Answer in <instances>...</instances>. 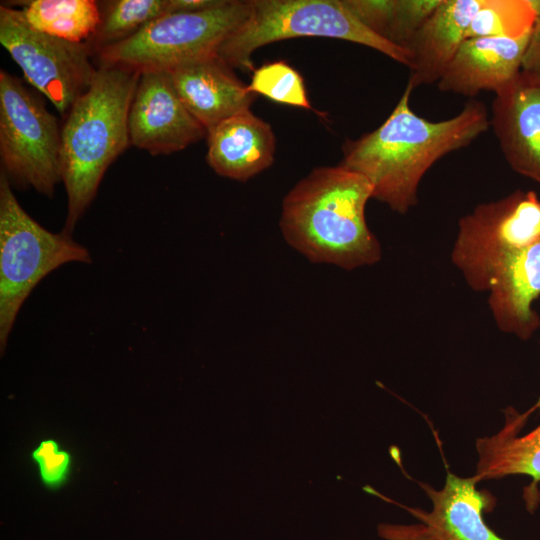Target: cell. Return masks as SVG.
I'll list each match as a JSON object with an SVG mask.
<instances>
[{
	"label": "cell",
	"mask_w": 540,
	"mask_h": 540,
	"mask_svg": "<svg viewBox=\"0 0 540 540\" xmlns=\"http://www.w3.org/2000/svg\"><path fill=\"white\" fill-rule=\"evenodd\" d=\"M413 85L407 82L398 103L375 130L347 140L339 165L370 183L372 198L406 214L418 203V187L426 172L447 154L467 147L490 128L485 104L471 99L460 112L430 121L410 106Z\"/></svg>",
	"instance_id": "cell-1"
},
{
	"label": "cell",
	"mask_w": 540,
	"mask_h": 540,
	"mask_svg": "<svg viewBox=\"0 0 540 540\" xmlns=\"http://www.w3.org/2000/svg\"><path fill=\"white\" fill-rule=\"evenodd\" d=\"M370 183L341 165L312 170L287 193L279 226L285 241L314 263L345 270L373 265L382 249L365 208Z\"/></svg>",
	"instance_id": "cell-2"
},
{
	"label": "cell",
	"mask_w": 540,
	"mask_h": 540,
	"mask_svg": "<svg viewBox=\"0 0 540 540\" xmlns=\"http://www.w3.org/2000/svg\"><path fill=\"white\" fill-rule=\"evenodd\" d=\"M139 78L134 70L99 66L88 90L64 117L60 159L67 194L65 233L71 235L106 170L130 146L128 113Z\"/></svg>",
	"instance_id": "cell-3"
},
{
	"label": "cell",
	"mask_w": 540,
	"mask_h": 540,
	"mask_svg": "<svg viewBox=\"0 0 540 540\" xmlns=\"http://www.w3.org/2000/svg\"><path fill=\"white\" fill-rule=\"evenodd\" d=\"M346 40L390 57L410 68L409 54L365 26L343 0H251V11L219 46L217 55L231 68L253 72V53L289 38Z\"/></svg>",
	"instance_id": "cell-4"
},
{
	"label": "cell",
	"mask_w": 540,
	"mask_h": 540,
	"mask_svg": "<svg viewBox=\"0 0 540 540\" xmlns=\"http://www.w3.org/2000/svg\"><path fill=\"white\" fill-rule=\"evenodd\" d=\"M251 1L222 0L196 12L166 13L117 44L102 48L99 66L139 73L169 72L184 64L217 55L219 46L249 16Z\"/></svg>",
	"instance_id": "cell-5"
},
{
	"label": "cell",
	"mask_w": 540,
	"mask_h": 540,
	"mask_svg": "<svg viewBox=\"0 0 540 540\" xmlns=\"http://www.w3.org/2000/svg\"><path fill=\"white\" fill-rule=\"evenodd\" d=\"M86 247L64 231L42 227L19 204L7 175L0 172V345L23 303L50 272L69 262L91 263Z\"/></svg>",
	"instance_id": "cell-6"
},
{
	"label": "cell",
	"mask_w": 540,
	"mask_h": 540,
	"mask_svg": "<svg viewBox=\"0 0 540 540\" xmlns=\"http://www.w3.org/2000/svg\"><path fill=\"white\" fill-rule=\"evenodd\" d=\"M539 238L540 198L517 189L460 218L451 261L471 289L489 291L510 261Z\"/></svg>",
	"instance_id": "cell-7"
},
{
	"label": "cell",
	"mask_w": 540,
	"mask_h": 540,
	"mask_svg": "<svg viewBox=\"0 0 540 540\" xmlns=\"http://www.w3.org/2000/svg\"><path fill=\"white\" fill-rule=\"evenodd\" d=\"M61 126L23 82L0 70L2 171L18 189L53 197L61 179Z\"/></svg>",
	"instance_id": "cell-8"
},
{
	"label": "cell",
	"mask_w": 540,
	"mask_h": 540,
	"mask_svg": "<svg viewBox=\"0 0 540 540\" xmlns=\"http://www.w3.org/2000/svg\"><path fill=\"white\" fill-rule=\"evenodd\" d=\"M0 42L25 79L62 115L90 87L98 68L86 42L59 39L32 28L22 11L0 5Z\"/></svg>",
	"instance_id": "cell-9"
},
{
	"label": "cell",
	"mask_w": 540,
	"mask_h": 540,
	"mask_svg": "<svg viewBox=\"0 0 540 540\" xmlns=\"http://www.w3.org/2000/svg\"><path fill=\"white\" fill-rule=\"evenodd\" d=\"M128 133L131 146L151 155L177 152L207 137L164 71L140 73L129 108Z\"/></svg>",
	"instance_id": "cell-10"
},
{
	"label": "cell",
	"mask_w": 540,
	"mask_h": 540,
	"mask_svg": "<svg viewBox=\"0 0 540 540\" xmlns=\"http://www.w3.org/2000/svg\"><path fill=\"white\" fill-rule=\"evenodd\" d=\"M490 127L509 166L540 185V83L521 71L495 94Z\"/></svg>",
	"instance_id": "cell-11"
},
{
	"label": "cell",
	"mask_w": 540,
	"mask_h": 540,
	"mask_svg": "<svg viewBox=\"0 0 540 540\" xmlns=\"http://www.w3.org/2000/svg\"><path fill=\"white\" fill-rule=\"evenodd\" d=\"M531 34L465 39L437 82V88L470 98L482 91L499 93L520 75Z\"/></svg>",
	"instance_id": "cell-12"
},
{
	"label": "cell",
	"mask_w": 540,
	"mask_h": 540,
	"mask_svg": "<svg viewBox=\"0 0 540 540\" xmlns=\"http://www.w3.org/2000/svg\"><path fill=\"white\" fill-rule=\"evenodd\" d=\"M169 74L180 100L207 133L250 110L256 98L218 55L184 64Z\"/></svg>",
	"instance_id": "cell-13"
},
{
	"label": "cell",
	"mask_w": 540,
	"mask_h": 540,
	"mask_svg": "<svg viewBox=\"0 0 540 540\" xmlns=\"http://www.w3.org/2000/svg\"><path fill=\"white\" fill-rule=\"evenodd\" d=\"M474 476L447 473L440 489L421 483L432 503L430 511L405 507L427 528L433 540H505L485 522L484 511L491 510L492 497L477 489Z\"/></svg>",
	"instance_id": "cell-14"
},
{
	"label": "cell",
	"mask_w": 540,
	"mask_h": 540,
	"mask_svg": "<svg viewBox=\"0 0 540 540\" xmlns=\"http://www.w3.org/2000/svg\"><path fill=\"white\" fill-rule=\"evenodd\" d=\"M483 0H442L406 46L414 89L437 84L466 39Z\"/></svg>",
	"instance_id": "cell-15"
},
{
	"label": "cell",
	"mask_w": 540,
	"mask_h": 540,
	"mask_svg": "<svg viewBox=\"0 0 540 540\" xmlns=\"http://www.w3.org/2000/svg\"><path fill=\"white\" fill-rule=\"evenodd\" d=\"M206 138V160L222 177L245 182L274 161L276 141L271 126L250 110L222 121Z\"/></svg>",
	"instance_id": "cell-16"
},
{
	"label": "cell",
	"mask_w": 540,
	"mask_h": 540,
	"mask_svg": "<svg viewBox=\"0 0 540 540\" xmlns=\"http://www.w3.org/2000/svg\"><path fill=\"white\" fill-rule=\"evenodd\" d=\"M489 292L497 327L521 340L530 339L540 327L532 306L540 296V238L510 261Z\"/></svg>",
	"instance_id": "cell-17"
},
{
	"label": "cell",
	"mask_w": 540,
	"mask_h": 540,
	"mask_svg": "<svg viewBox=\"0 0 540 540\" xmlns=\"http://www.w3.org/2000/svg\"><path fill=\"white\" fill-rule=\"evenodd\" d=\"M531 414L509 407L503 427L491 436L476 440L478 456L474 476L479 480H497L525 475L540 481V424L521 433Z\"/></svg>",
	"instance_id": "cell-18"
},
{
	"label": "cell",
	"mask_w": 540,
	"mask_h": 540,
	"mask_svg": "<svg viewBox=\"0 0 540 540\" xmlns=\"http://www.w3.org/2000/svg\"><path fill=\"white\" fill-rule=\"evenodd\" d=\"M441 1L343 0L349 10L372 32L404 50Z\"/></svg>",
	"instance_id": "cell-19"
},
{
	"label": "cell",
	"mask_w": 540,
	"mask_h": 540,
	"mask_svg": "<svg viewBox=\"0 0 540 540\" xmlns=\"http://www.w3.org/2000/svg\"><path fill=\"white\" fill-rule=\"evenodd\" d=\"M21 11L35 30L71 42H86L100 22V5L94 0H33Z\"/></svg>",
	"instance_id": "cell-20"
},
{
	"label": "cell",
	"mask_w": 540,
	"mask_h": 540,
	"mask_svg": "<svg viewBox=\"0 0 540 540\" xmlns=\"http://www.w3.org/2000/svg\"><path fill=\"white\" fill-rule=\"evenodd\" d=\"M166 13L168 0L101 2L99 25L86 43L94 56L102 48L128 39L149 22Z\"/></svg>",
	"instance_id": "cell-21"
},
{
	"label": "cell",
	"mask_w": 540,
	"mask_h": 540,
	"mask_svg": "<svg viewBox=\"0 0 540 540\" xmlns=\"http://www.w3.org/2000/svg\"><path fill=\"white\" fill-rule=\"evenodd\" d=\"M536 0H483L466 33L472 37L516 38L532 32Z\"/></svg>",
	"instance_id": "cell-22"
},
{
	"label": "cell",
	"mask_w": 540,
	"mask_h": 540,
	"mask_svg": "<svg viewBox=\"0 0 540 540\" xmlns=\"http://www.w3.org/2000/svg\"><path fill=\"white\" fill-rule=\"evenodd\" d=\"M248 90L267 98L307 110H312L302 76L285 61L262 65L252 72Z\"/></svg>",
	"instance_id": "cell-23"
},
{
	"label": "cell",
	"mask_w": 540,
	"mask_h": 540,
	"mask_svg": "<svg viewBox=\"0 0 540 540\" xmlns=\"http://www.w3.org/2000/svg\"><path fill=\"white\" fill-rule=\"evenodd\" d=\"M31 458L38 468L42 484L49 489L61 487L71 471V454L61 449L55 439H43L32 450Z\"/></svg>",
	"instance_id": "cell-24"
},
{
	"label": "cell",
	"mask_w": 540,
	"mask_h": 540,
	"mask_svg": "<svg viewBox=\"0 0 540 540\" xmlns=\"http://www.w3.org/2000/svg\"><path fill=\"white\" fill-rule=\"evenodd\" d=\"M537 18L526 48L522 72L540 83V0H536Z\"/></svg>",
	"instance_id": "cell-25"
},
{
	"label": "cell",
	"mask_w": 540,
	"mask_h": 540,
	"mask_svg": "<svg viewBox=\"0 0 540 540\" xmlns=\"http://www.w3.org/2000/svg\"><path fill=\"white\" fill-rule=\"evenodd\" d=\"M378 531L385 540H433L423 524L417 526L381 524Z\"/></svg>",
	"instance_id": "cell-26"
},
{
	"label": "cell",
	"mask_w": 540,
	"mask_h": 540,
	"mask_svg": "<svg viewBox=\"0 0 540 540\" xmlns=\"http://www.w3.org/2000/svg\"><path fill=\"white\" fill-rule=\"evenodd\" d=\"M222 0H168V13L196 12L218 5Z\"/></svg>",
	"instance_id": "cell-27"
},
{
	"label": "cell",
	"mask_w": 540,
	"mask_h": 540,
	"mask_svg": "<svg viewBox=\"0 0 540 540\" xmlns=\"http://www.w3.org/2000/svg\"><path fill=\"white\" fill-rule=\"evenodd\" d=\"M540 410V395L535 402V404L528 410L529 413H533L534 411Z\"/></svg>",
	"instance_id": "cell-28"
}]
</instances>
